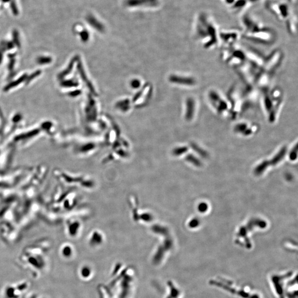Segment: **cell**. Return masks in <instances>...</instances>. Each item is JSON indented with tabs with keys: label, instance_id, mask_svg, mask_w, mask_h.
Here are the masks:
<instances>
[{
	"label": "cell",
	"instance_id": "obj_6",
	"mask_svg": "<svg viewBox=\"0 0 298 298\" xmlns=\"http://www.w3.org/2000/svg\"><path fill=\"white\" fill-rule=\"evenodd\" d=\"M222 56L224 61L233 67L241 66L246 59V51H245L237 44L234 46L226 47L223 51Z\"/></svg>",
	"mask_w": 298,
	"mask_h": 298
},
{
	"label": "cell",
	"instance_id": "obj_7",
	"mask_svg": "<svg viewBox=\"0 0 298 298\" xmlns=\"http://www.w3.org/2000/svg\"><path fill=\"white\" fill-rule=\"evenodd\" d=\"M241 38H242L241 32L239 30L231 29L220 31V43H223L226 47L237 44Z\"/></svg>",
	"mask_w": 298,
	"mask_h": 298
},
{
	"label": "cell",
	"instance_id": "obj_10",
	"mask_svg": "<svg viewBox=\"0 0 298 298\" xmlns=\"http://www.w3.org/2000/svg\"><path fill=\"white\" fill-rule=\"evenodd\" d=\"M286 27L288 33L292 35H295L298 31V18L297 14L293 13L286 21Z\"/></svg>",
	"mask_w": 298,
	"mask_h": 298
},
{
	"label": "cell",
	"instance_id": "obj_8",
	"mask_svg": "<svg viewBox=\"0 0 298 298\" xmlns=\"http://www.w3.org/2000/svg\"><path fill=\"white\" fill-rule=\"evenodd\" d=\"M198 102L193 97H189L185 101V119L190 122L197 116L198 112Z\"/></svg>",
	"mask_w": 298,
	"mask_h": 298
},
{
	"label": "cell",
	"instance_id": "obj_2",
	"mask_svg": "<svg viewBox=\"0 0 298 298\" xmlns=\"http://www.w3.org/2000/svg\"><path fill=\"white\" fill-rule=\"evenodd\" d=\"M242 38L262 45H270L275 42L277 34L272 28L264 25L250 13H243L240 18Z\"/></svg>",
	"mask_w": 298,
	"mask_h": 298
},
{
	"label": "cell",
	"instance_id": "obj_4",
	"mask_svg": "<svg viewBox=\"0 0 298 298\" xmlns=\"http://www.w3.org/2000/svg\"><path fill=\"white\" fill-rule=\"evenodd\" d=\"M206 98L215 113L220 117L231 119V107L227 97L213 88L207 92Z\"/></svg>",
	"mask_w": 298,
	"mask_h": 298
},
{
	"label": "cell",
	"instance_id": "obj_9",
	"mask_svg": "<svg viewBox=\"0 0 298 298\" xmlns=\"http://www.w3.org/2000/svg\"><path fill=\"white\" fill-rule=\"evenodd\" d=\"M170 81L177 84L187 86L188 87L196 86L198 82L197 80L194 77L189 76H171Z\"/></svg>",
	"mask_w": 298,
	"mask_h": 298
},
{
	"label": "cell",
	"instance_id": "obj_11",
	"mask_svg": "<svg viewBox=\"0 0 298 298\" xmlns=\"http://www.w3.org/2000/svg\"><path fill=\"white\" fill-rule=\"evenodd\" d=\"M260 1V0H247V2L249 6H250L251 5L256 4L257 3H258Z\"/></svg>",
	"mask_w": 298,
	"mask_h": 298
},
{
	"label": "cell",
	"instance_id": "obj_1",
	"mask_svg": "<svg viewBox=\"0 0 298 298\" xmlns=\"http://www.w3.org/2000/svg\"><path fill=\"white\" fill-rule=\"evenodd\" d=\"M218 25L210 13H198L194 19L193 33L198 43L205 49H215L220 44Z\"/></svg>",
	"mask_w": 298,
	"mask_h": 298
},
{
	"label": "cell",
	"instance_id": "obj_5",
	"mask_svg": "<svg viewBox=\"0 0 298 298\" xmlns=\"http://www.w3.org/2000/svg\"><path fill=\"white\" fill-rule=\"evenodd\" d=\"M265 7L281 22H286L293 13L290 3L287 0H267Z\"/></svg>",
	"mask_w": 298,
	"mask_h": 298
},
{
	"label": "cell",
	"instance_id": "obj_3",
	"mask_svg": "<svg viewBox=\"0 0 298 298\" xmlns=\"http://www.w3.org/2000/svg\"><path fill=\"white\" fill-rule=\"evenodd\" d=\"M263 89L261 102L262 109L268 122L272 123L277 121L283 103L284 95L281 89L278 87L269 88L268 87Z\"/></svg>",
	"mask_w": 298,
	"mask_h": 298
}]
</instances>
